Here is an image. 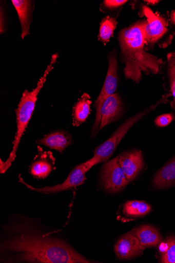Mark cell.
I'll return each mask as SVG.
<instances>
[{"mask_svg":"<svg viewBox=\"0 0 175 263\" xmlns=\"http://www.w3.org/2000/svg\"><path fill=\"white\" fill-rule=\"evenodd\" d=\"M3 230L2 262H91L62 239L41 231L32 220H13Z\"/></svg>","mask_w":175,"mask_h":263,"instance_id":"1","label":"cell"},{"mask_svg":"<svg viewBox=\"0 0 175 263\" xmlns=\"http://www.w3.org/2000/svg\"><path fill=\"white\" fill-rule=\"evenodd\" d=\"M92 166L93 165L90 160L77 165L71 171L63 183L53 186L35 188L25 182L20 176H19V180L20 182L26 185L29 189L36 191L37 193L45 194H56L83 184L86 179V174L90 171Z\"/></svg>","mask_w":175,"mask_h":263,"instance_id":"6","label":"cell"},{"mask_svg":"<svg viewBox=\"0 0 175 263\" xmlns=\"http://www.w3.org/2000/svg\"><path fill=\"white\" fill-rule=\"evenodd\" d=\"M145 25L146 20L139 21L122 29L118 36L122 60L126 65L125 77L137 84L142 80L143 73L158 74L163 64L161 59L146 51Z\"/></svg>","mask_w":175,"mask_h":263,"instance_id":"2","label":"cell"},{"mask_svg":"<svg viewBox=\"0 0 175 263\" xmlns=\"http://www.w3.org/2000/svg\"><path fill=\"white\" fill-rule=\"evenodd\" d=\"M92 102L90 96L84 93L72 109V125L79 127L84 123L90 113Z\"/></svg>","mask_w":175,"mask_h":263,"instance_id":"17","label":"cell"},{"mask_svg":"<svg viewBox=\"0 0 175 263\" xmlns=\"http://www.w3.org/2000/svg\"><path fill=\"white\" fill-rule=\"evenodd\" d=\"M155 106H152L142 112L132 117L124 122L103 144L98 147L94 152V156L91 159L94 164L106 163L111 157L119 143L128 130L143 116L153 110Z\"/></svg>","mask_w":175,"mask_h":263,"instance_id":"4","label":"cell"},{"mask_svg":"<svg viewBox=\"0 0 175 263\" xmlns=\"http://www.w3.org/2000/svg\"><path fill=\"white\" fill-rule=\"evenodd\" d=\"M59 54H54L51 62L47 66L43 77L37 83L36 87L31 91L26 90L23 93L17 108L15 110L17 123V130L13 141V149L8 160L3 162L1 160V174L5 173L11 165L16 156V152L21 138L26 131L32 116L37 96L43 87L48 74L53 69V65L56 63Z\"/></svg>","mask_w":175,"mask_h":263,"instance_id":"3","label":"cell"},{"mask_svg":"<svg viewBox=\"0 0 175 263\" xmlns=\"http://www.w3.org/2000/svg\"><path fill=\"white\" fill-rule=\"evenodd\" d=\"M142 13L146 17L144 31L145 45H153L167 32V23L145 6L142 7Z\"/></svg>","mask_w":175,"mask_h":263,"instance_id":"8","label":"cell"},{"mask_svg":"<svg viewBox=\"0 0 175 263\" xmlns=\"http://www.w3.org/2000/svg\"><path fill=\"white\" fill-rule=\"evenodd\" d=\"M171 21L175 25V11H174L171 15Z\"/></svg>","mask_w":175,"mask_h":263,"instance_id":"25","label":"cell"},{"mask_svg":"<svg viewBox=\"0 0 175 263\" xmlns=\"http://www.w3.org/2000/svg\"><path fill=\"white\" fill-rule=\"evenodd\" d=\"M39 148L40 154L32 162L30 168V174L36 179H45L54 170L55 159L51 152H42Z\"/></svg>","mask_w":175,"mask_h":263,"instance_id":"12","label":"cell"},{"mask_svg":"<svg viewBox=\"0 0 175 263\" xmlns=\"http://www.w3.org/2000/svg\"><path fill=\"white\" fill-rule=\"evenodd\" d=\"M173 116L171 114H166L158 117L155 121V125L159 127L168 126L173 120Z\"/></svg>","mask_w":175,"mask_h":263,"instance_id":"22","label":"cell"},{"mask_svg":"<svg viewBox=\"0 0 175 263\" xmlns=\"http://www.w3.org/2000/svg\"><path fill=\"white\" fill-rule=\"evenodd\" d=\"M152 208L147 203L140 201H130L124 204L123 212L131 217H141L151 212Z\"/></svg>","mask_w":175,"mask_h":263,"instance_id":"18","label":"cell"},{"mask_svg":"<svg viewBox=\"0 0 175 263\" xmlns=\"http://www.w3.org/2000/svg\"><path fill=\"white\" fill-rule=\"evenodd\" d=\"M101 181L104 189L111 194L120 192L130 183L120 164L118 156L105 163L101 172Z\"/></svg>","mask_w":175,"mask_h":263,"instance_id":"7","label":"cell"},{"mask_svg":"<svg viewBox=\"0 0 175 263\" xmlns=\"http://www.w3.org/2000/svg\"><path fill=\"white\" fill-rule=\"evenodd\" d=\"M145 2H146L148 4L154 5L158 4L159 2V1H152V0H150V1H145Z\"/></svg>","mask_w":175,"mask_h":263,"instance_id":"24","label":"cell"},{"mask_svg":"<svg viewBox=\"0 0 175 263\" xmlns=\"http://www.w3.org/2000/svg\"><path fill=\"white\" fill-rule=\"evenodd\" d=\"M118 22L114 17L107 16L104 17L100 23L99 41L102 42L106 45L113 35L116 29Z\"/></svg>","mask_w":175,"mask_h":263,"instance_id":"19","label":"cell"},{"mask_svg":"<svg viewBox=\"0 0 175 263\" xmlns=\"http://www.w3.org/2000/svg\"><path fill=\"white\" fill-rule=\"evenodd\" d=\"M167 250L162 254L161 262L175 263V237L168 236L166 238Z\"/></svg>","mask_w":175,"mask_h":263,"instance_id":"21","label":"cell"},{"mask_svg":"<svg viewBox=\"0 0 175 263\" xmlns=\"http://www.w3.org/2000/svg\"><path fill=\"white\" fill-rule=\"evenodd\" d=\"M127 2L128 1H125V0H105L104 2V4L105 7L112 9L118 8Z\"/></svg>","mask_w":175,"mask_h":263,"instance_id":"23","label":"cell"},{"mask_svg":"<svg viewBox=\"0 0 175 263\" xmlns=\"http://www.w3.org/2000/svg\"><path fill=\"white\" fill-rule=\"evenodd\" d=\"M132 231L139 239L143 251L147 248L157 247L162 240L160 232L151 226H141Z\"/></svg>","mask_w":175,"mask_h":263,"instance_id":"15","label":"cell"},{"mask_svg":"<svg viewBox=\"0 0 175 263\" xmlns=\"http://www.w3.org/2000/svg\"><path fill=\"white\" fill-rule=\"evenodd\" d=\"M167 62L170 90L173 97V108L175 110V53L168 54Z\"/></svg>","mask_w":175,"mask_h":263,"instance_id":"20","label":"cell"},{"mask_svg":"<svg viewBox=\"0 0 175 263\" xmlns=\"http://www.w3.org/2000/svg\"><path fill=\"white\" fill-rule=\"evenodd\" d=\"M114 252L119 259H129L141 255L143 251L139 239L131 231L119 238L115 245Z\"/></svg>","mask_w":175,"mask_h":263,"instance_id":"9","label":"cell"},{"mask_svg":"<svg viewBox=\"0 0 175 263\" xmlns=\"http://www.w3.org/2000/svg\"><path fill=\"white\" fill-rule=\"evenodd\" d=\"M36 142L38 145L45 146L62 154L66 148L71 145L72 139L68 132L59 130L45 135Z\"/></svg>","mask_w":175,"mask_h":263,"instance_id":"14","label":"cell"},{"mask_svg":"<svg viewBox=\"0 0 175 263\" xmlns=\"http://www.w3.org/2000/svg\"><path fill=\"white\" fill-rule=\"evenodd\" d=\"M153 184L157 189H166L175 185V157L157 173Z\"/></svg>","mask_w":175,"mask_h":263,"instance_id":"16","label":"cell"},{"mask_svg":"<svg viewBox=\"0 0 175 263\" xmlns=\"http://www.w3.org/2000/svg\"><path fill=\"white\" fill-rule=\"evenodd\" d=\"M109 67L103 87L95 102L96 109L95 121L92 130V136L96 135L101 123V109L105 100L114 94L118 87V62L116 55L112 53L108 58Z\"/></svg>","mask_w":175,"mask_h":263,"instance_id":"5","label":"cell"},{"mask_svg":"<svg viewBox=\"0 0 175 263\" xmlns=\"http://www.w3.org/2000/svg\"><path fill=\"white\" fill-rule=\"evenodd\" d=\"M119 157L122 168L128 180L132 181L139 174L143 167V158L140 151L124 152Z\"/></svg>","mask_w":175,"mask_h":263,"instance_id":"10","label":"cell"},{"mask_svg":"<svg viewBox=\"0 0 175 263\" xmlns=\"http://www.w3.org/2000/svg\"><path fill=\"white\" fill-rule=\"evenodd\" d=\"M123 111V106L118 93L113 94L104 102L101 109L100 130L117 120Z\"/></svg>","mask_w":175,"mask_h":263,"instance_id":"11","label":"cell"},{"mask_svg":"<svg viewBox=\"0 0 175 263\" xmlns=\"http://www.w3.org/2000/svg\"><path fill=\"white\" fill-rule=\"evenodd\" d=\"M11 2L19 17L22 28L20 37L23 40L30 33V28L32 21L34 3L28 0H12Z\"/></svg>","mask_w":175,"mask_h":263,"instance_id":"13","label":"cell"}]
</instances>
